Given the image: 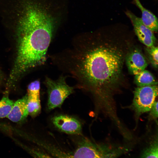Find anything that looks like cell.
I'll return each mask as SVG.
<instances>
[{
	"label": "cell",
	"mask_w": 158,
	"mask_h": 158,
	"mask_svg": "<svg viewBox=\"0 0 158 158\" xmlns=\"http://www.w3.org/2000/svg\"><path fill=\"white\" fill-rule=\"evenodd\" d=\"M109 38L77 44L56 59L57 64L75 79L79 88L92 94L96 107L100 109H109L114 104L113 94L121 81L129 49L119 40Z\"/></svg>",
	"instance_id": "6da1fadb"
},
{
	"label": "cell",
	"mask_w": 158,
	"mask_h": 158,
	"mask_svg": "<svg viewBox=\"0 0 158 158\" xmlns=\"http://www.w3.org/2000/svg\"><path fill=\"white\" fill-rule=\"evenodd\" d=\"M20 27L16 58L8 80L11 83L29 69L43 64L52 37L51 18L33 6L27 9Z\"/></svg>",
	"instance_id": "7a4b0ae2"
},
{
	"label": "cell",
	"mask_w": 158,
	"mask_h": 158,
	"mask_svg": "<svg viewBox=\"0 0 158 158\" xmlns=\"http://www.w3.org/2000/svg\"><path fill=\"white\" fill-rule=\"evenodd\" d=\"M128 151L127 148L107 143H98L83 137L78 141L71 158H114Z\"/></svg>",
	"instance_id": "3957f363"
},
{
	"label": "cell",
	"mask_w": 158,
	"mask_h": 158,
	"mask_svg": "<svg viewBox=\"0 0 158 158\" xmlns=\"http://www.w3.org/2000/svg\"><path fill=\"white\" fill-rule=\"evenodd\" d=\"M64 76L54 80L47 77L45 83L48 94L47 106L51 110L60 107L66 98L73 92V88L66 83Z\"/></svg>",
	"instance_id": "277c9868"
},
{
	"label": "cell",
	"mask_w": 158,
	"mask_h": 158,
	"mask_svg": "<svg viewBox=\"0 0 158 158\" xmlns=\"http://www.w3.org/2000/svg\"><path fill=\"white\" fill-rule=\"evenodd\" d=\"M157 85L137 87L135 89L131 105L137 119L149 111L157 96Z\"/></svg>",
	"instance_id": "5b68a950"
},
{
	"label": "cell",
	"mask_w": 158,
	"mask_h": 158,
	"mask_svg": "<svg viewBox=\"0 0 158 158\" xmlns=\"http://www.w3.org/2000/svg\"><path fill=\"white\" fill-rule=\"evenodd\" d=\"M125 14L130 20L139 40L147 47L155 45L157 40L154 32L144 24L141 18L128 10Z\"/></svg>",
	"instance_id": "8992f818"
},
{
	"label": "cell",
	"mask_w": 158,
	"mask_h": 158,
	"mask_svg": "<svg viewBox=\"0 0 158 158\" xmlns=\"http://www.w3.org/2000/svg\"><path fill=\"white\" fill-rule=\"evenodd\" d=\"M125 61L129 71L134 75L145 70L148 65L146 58L136 48L129 49Z\"/></svg>",
	"instance_id": "52a82bcc"
},
{
	"label": "cell",
	"mask_w": 158,
	"mask_h": 158,
	"mask_svg": "<svg viewBox=\"0 0 158 158\" xmlns=\"http://www.w3.org/2000/svg\"><path fill=\"white\" fill-rule=\"evenodd\" d=\"M54 125L61 131L71 134H80L82 126L76 119L65 115H59L54 116L51 119Z\"/></svg>",
	"instance_id": "ba28073f"
},
{
	"label": "cell",
	"mask_w": 158,
	"mask_h": 158,
	"mask_svg": "<svg viewBox=\"0 0 158 158\" xmlns=\"http://www.w3.org/2000/svg\"><path fill=\"white\" fill-rule=\"evenodd\" d=\"M27 95L14 102L6 118L14 123H20L24 122L28 115L27 107Z\"/></svg>",
	"instance_id": "9c48e42d"
},
{
	"label": "cell",
	"mask_w": 158,
	"mask_h": 158,
	"mask_svg": "<svg viewBox=\"0 0 158 158\" xmlns=\"http://www.w3.org/2000/svg\"><path fill=\"white\" fill-rule=\"evenodd\" d=\"M133 2L140 10L142 13L141 18L144 24L154 32H157L158 20L156 16L145 8L140 0H133Z\"/></svg>",
	"instance_id": "30bf717a"
},
{
	"label": "cell",
	"mask_w": 158,
	"mask_h": 158,
	"mask_svg": "<svg viewBox=\"0 0 158 158\" xmlns=\"http://www.w3.org/2000/svg\"><path fill=\"white\" fill-rule=\"evenodd\" d=\"M134 82L137 87L157 85L158 84L152 74L145 69L135 75Z\"/></svg>",
	"instance_id": "8fae6325"
},
{
	"label": "cell",
	"mask_w": 158,
	"mask_h": 158,
	"mask_svg": "<svg viewBox=\"0 0 158 158\" xmlns=\"http://www.w3.org/2000/svg\"><path fill=\"white\" fill-rule=\"evenodd\" d=\"M27 95V107L28 115L35 117L40 114L41 110L40 95Z\"/></svg>",
	"instance_id": "7c38bea8"
},
{
	"label": "cell",
	"mask_w": 158,
	"mask_h": 158,
	"mask_svg": "<svg viewBox=\"0 0 158 158\" xmlns=\"http://www.w3.org/2000/svg\"><path fill=\"white\" fill-rule=\"evenodd\" d=\"M157 135L142 152L141 158L158 157V141Z\"/></svg>",
	"instance_id": "4fadbf2b"
},
{
	"label": "cell",
	"mask_w": 158,
	"mask_h": 158,
	"mask_svg": "<svg viewBox=\"0 0 158 158\" xmlns=\"http://www.w3.org/2000/svg\"><path fill=\"white\" fill-rule=\"evenodd\" d=\"M14 103L8 96L3 97L0 100V118L7 117Z\"/></svg>",
	"instance_id": "5bb4252c"
},
{
	"label": "cell",
	"mask_w": 158,
	"mask_h": 158,
	"mask_svg": "<svg viewBox=\"0 0 158 158\" xmlns=\"http://www.w3.org/2000/svg\"><path fill=\"white\" fill-rule=\"evenodd\" d=\"M158 47L155 45L151 47H146L145 51L149 61L154 68L158 67Z\"/></svg>",
	"instance_id": "9a60e30c"
},
{
	"label": "cell",
	"mask_w": 158,
	"mask_h": 158,
	"mask_svg": "<svg viewBox=\"0 0 158 158\" xmlns=\"http://www.w3.org/2000/svg\"><path fill=\"white\" fill-rule=\"evenodd\" d=\"M40 83L39 81L35 80L30 83L28 87V95H37L40 93Z\"/></svg>",
	"instance_id": "2e32d148"
},
{
	"label": "cell",
	"mask_w": 158,
	"mask_h": 158,
	"mask_svg": "<svg viewBox=\"0 0 158 158\" xmlns=\"http://www.w3.org/2000/svg\"><path fill=\"white\" fill-rule=\"evenodd\" d=\"M148 116L149 120H156L158 118V102L155 101L150 110Z\"/></svg>",
	"instance_id": "e0dca14e"
},
{
	"label": "cell",
	"mask_w": 158,
	"mask_h": 158,
	"mask_svg": "<svg viewBox=\"0 0 158 158\" xmlns=\"http://www.w3.org/2000/svg\"><path fill=\"white\" fill-rule=\"evenodd\" d=\"M3 79V76L1 71L0 70V85L2 82Z\"/></svg>",
	"instance_id": "ac0fdd59"
}]
</instances>
